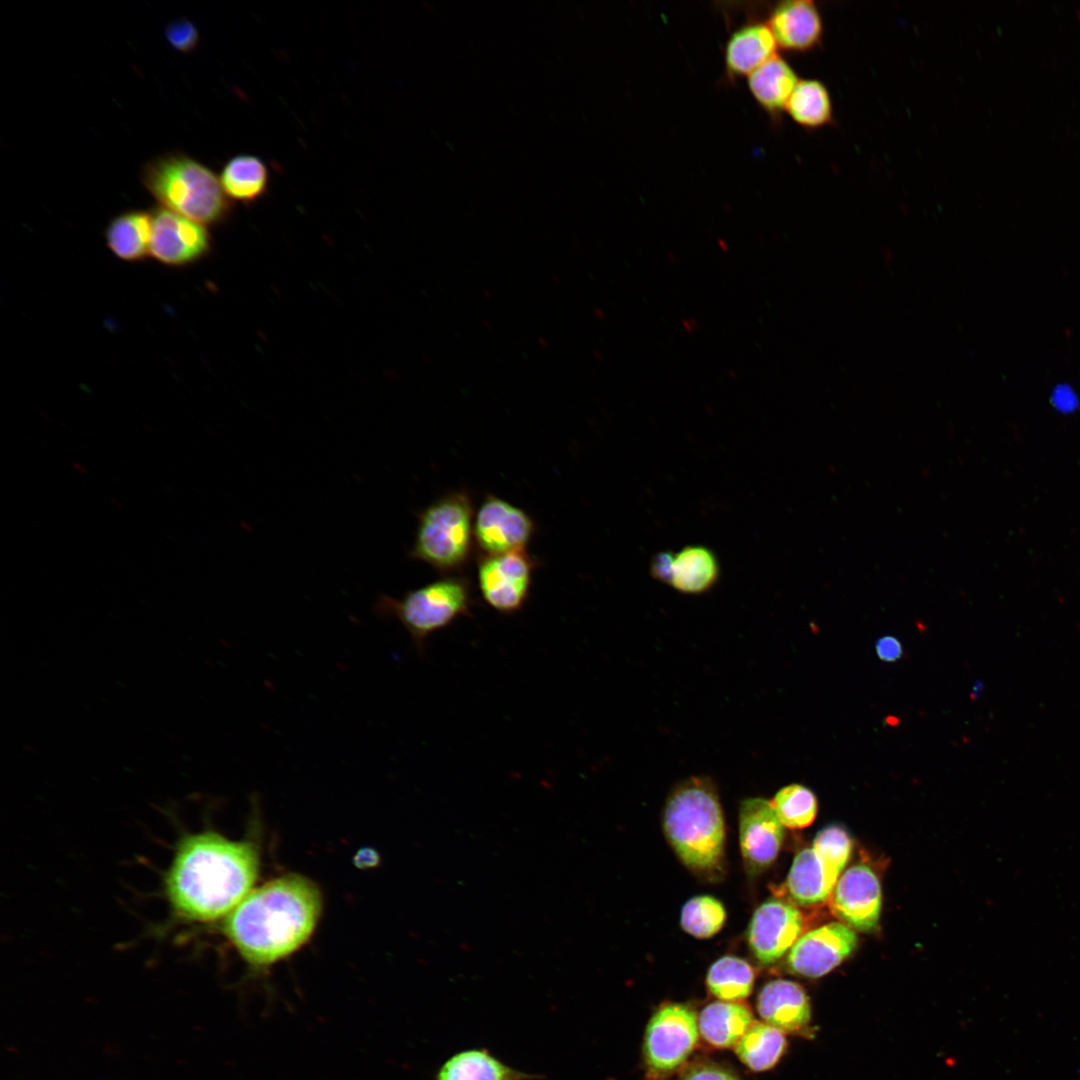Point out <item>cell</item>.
I'll use <instances>...</instances> for the list:
<instances>
[{
    "label": "cell",
    "instance_id": "6da1fadb",
    "mask_svg": "<svg viewBox=\"0 0 1080 1080\" xmlns=\"http://www.w3.org/2000/svg\"><path fill=\"white\" fill-rule=\"evenodd\" d=\"M259 870L256 848L215 832L181 839L165 877L176 916L211 922L227 916L251 891Z\"/></svg>",
    "mask_w": 1080,
    "mask_h": 1080
},
{
    "label": "cell",
    "instance_id": "7a4b0ae2",
    "mask_svg": "<svg viewBox=\"0 0 1080 1080\" xmlns=\"http://www.w3.org/2000/svg\"><path fill=\"white\" fill-rule=\"evenodd\" d=\"M321 907L311 880L285 875L251 890L226 916L224 933L248 963L270 965L307 942Z\"/></svg>",
    "mask_w": 1080,
    "mask_h": 1080
},
{
    "label": "cell",
    "instance_id": "3957f363",
    "mask_svg": "<svg viewBox=\"0 0 1080 1080\" xmlns=\"http://www.w3.org/2000/svg\"><path fill=\"white\" fill-rule=\"evenodd\" d=\"M663 827L673 850L689 869L709 872L719 866L725 821L709 778L692 776L674 787L665 804Z\"/></svg>",
    "mask_w": 1080,
    "mask_h": 1080
},
{
    "label": "cell",
    "instance_id": "277c9868",
    "mask_svg": "<svg viewBox=\"0 0 1080 1080\" xmlns=\"http://www.w3.org/2000/svg\"><path fill=\"white\" fill-rule=\"evenodd\" d=\"M141 181L160 207L202 225L220 223L229 215V198L219 177L182 152L166 153L146 162Z\"/></svg>",
    "mask_w": 1080,
    "mask_h": 1080
},
{
    "label": "cell",
    "instance_id": "5b68a950",
    "mask_svg": "<svg viewBox=\"0 0 1080 1080\" xmlns=\"http://www.w3.org/2000/svg\"><path fill=\"white\" fill-rule=\"evenodd\" d=\"M474 518L467 491H452L438 498L418 513L409 557L443 575L461 572L471 558L475 543Z\"/></svg>",
    "mask_w": 1080,
    "mask_h": 1080
},
{
    "label": "cell",
    "instance_id": "8992f818",
    "mask_svg": "<svg viewBox=\"0 0 1080 1080\" xmlns=\"http://www.w3.org/2000/svg\"><path fill=\"white\" fill-rule=\"evenodd\" d=\"M473 604L469 580L461 575H448L401 598L382 594L375 610L379 616L396 618L409 633L418 653L423 654L429 636L461 616H470Z\"/></svg>",
    "mask_w": 1080,
    "mask_h": 1080
},
{
    "label": "cell",
    "instance_id": "52a82bcc",
    "mask_svg": "<svg viewBox=\"0 0 1080 1080\" xmlns=\"http://www.w3.org/2000/svg\"><path fill=\"white\" fill-rule=\"evenodd\" d=\"M698 1018L693 1009L680 1003L660 1007L651 1017L644 1037V1057L656 1075L680 1067L699 1039Z\"/></svg>",
    "mask_w": 1080,
    "mask_h": 1080
},
{
    "label": "cell",
    "instance_id": "ba28073f",
    "mask_svg": "<svg viewBox=\"0 0 1080 1080\" xmlns=\"http://www.w3.org/2000/svg\"><path fill=\"white\" fill-rule=\"evenodd\" d=\"M536 566L526 549L479 554L477 579L483 600L501 614L519 612L529 599Z\"/></svg>",
    "mask_w": 1080,
    "mask_h": 1080
},
{
    "label": "cell",
    "instance_id": "9c48e42d",
    "mask_svg": "<svg viewBox=\"0 0 1080 1080\" xmlns=\"http://www.w3.org/2000/svg\"><path fill=\"white\" fill-rule=\"evenodd\" d=\"M533 519L521 508L488 494L474 518V541L483 555L526 549L535 533Z\"/></svg>",
    "mask_w": 1080,
    "mask_h": 1080
},
{
    "label": "cell",
    "instance_id": "30bf717a",
    "mask_svg": "<svg viewBox=\"0 0 1080 1080\" xmlns=\"http://www.w3.org/2000/svg\"><path fill=\"white\" fill-rule=\"evenodd\" d=\"M150 256L170 267H185L207 255L211 237L204 225L160 206L151 210Z\"/></svg>",
    "mask_w": 1080,
    "mask_h": 1080
},
{
    "label": "cell",
    "instance_id": "8fae6325",
    "mask_svg": "<svg viewBox=\"0 0 1080 1080\" xmlns=\"http://www.w3.org/2000/svg\"><path fill=\"white\" fill-rule=\"evenodd\" d=\"M804 927V916L794 904L770 899L754 911L747 930L748 945L761 964L770 965L790 951Z\"/></svg>",
    "mask_w": 1080,
    "mask_h": 1080
},
{
    "label": "cell",
    "instance_id": "7c38bea8",
    "mask_svg": "<svg viewBox=\"0 0 1080 1080\" xmlns=\"http://www.w3.org/2000/svg\"><path fill=\"white\" fill-rule=\"evenodd\" d=\"M857 945V935L849 926L833 922L802 935L790 949L787 967L790 972L807 977H822L846 959Z\"/></svg>",
    "mask_w": 1080,
    "mask_h": 1080
},
{
    "label": "cell",
    "instance_id": "4fadbf2b",
    "mask_svg": "<svg viewBox=\"0 0 1080 1080\" xmlns=\"http://www.w3.org/2000/svg\"><path fill=\"white\" fill-rule=\"evenodd\" d=\"M831 896V910L843 924L861 932L877 928L881 887L877 875L868 865L858 864L847 869L838 879Z\"/></svg>",
    "mask_w": 1080,
    "mask_h": 1080
},
{
    "label": "cell",
    "instance_id": "5bb4252c",
    "mask_svg": "<svg viewBox=\"0 0 1080 1080\" xmlns=\"http://www.w3.org/2000/svg\"><path fill=\"white\" fill-rule=\"evenodd\" d=\"M784 837L771 802L762 797L744 799L739 807V843L746 865L760 871L777 858Z\"/></svg>",
    "mask_w": 1080,
    "mask_h": 1080
},
{
    "label": "cell",
    "instance_id": "9a60e30c",
    "mask_svg": "<svg viewBox=\"0 0 1080 1080\" xmlns=\"http://www.w3.org/2000/svg\"><path fill=\"white\" fill-rule=\"evenodd\" d=\"M651 575L686 594H701L718 581L720 566L716 555L701 545L686 546L677 553H657L650 563Z\"/></svg>",
    "mask_w": 1080,
    "mask_h": 1080
},
{
    "label": "cell",
    "instance_id": "2e32d148",
    "mask_svg": "<svg viewBox=\"0 0 1080 1080\" xmlns=\"http://www.w3.org/2000/svg\"><path fill=\"white\" fill-rule=\"evenodd\" d=\"M766 23L778 46L790 53L816 48L823 37V21L817 5L810 0H788L769 9Z\"/></svg>",
    "mask_w": 1080,
    "mask_h": 1080
},
{
    "label": "cell",
    "instance_id": "e0dca14e",
    "mask_svg": "<svg viewBox=\"0 0 1080 1080\" xmlns=\"http://www.w3.org/2000/svg\"><path fill=\"white\" fill-rule=\"evenodd\" d=\"M776 40L765 20L751 18L728 36L723 50L724 73L730 82L747 77L775 56Z\"/></svg>",
    "mask_w": 1080,
    "mask_h": 1080
},
{
    "label": "cell",
    "instance_id": "ac0fdd59",
    "mask_svg": "<svg viewBox=\"0 0 1080 1080\" xmlns=\"http://www.w3.org/2000/svg\"><path fill=\"white\" fill-rule=\"evenodd\" d=\"M761 1018L783 1033L805 1030L811 1021V1004L806 991L798 983L776 979L766 983L757 996Z\"/></svg>",
    "mask_w": 1080,
    "mask_h": 1080
},
{
    "label": "cell",
    "instance_id": "d6986e66",
    "mask_svg": "<svg viewBox=\"0 0 1080 1080\" xmlns=\"http://www.w3.org/2000/svg\"><path fill=\"white\" fill-rule=\"evenodd\" d=\"M839 875L813 848H805L793 860L785 890L796 905L816 906L832 895Z\"/></svg>",
    "mask_w": 1080,
    "mask_h": 1080
},
{
    "label": "cell",
    "instance_id": "ffe728a7",
    "mask_svg": "<svg viewBox=\"0 0 1080 1080\" xmlns=\"http://www.w3.org/2000/svg\"><path fill=\"white\" fill-rule=\"evenodd\" d=\"M746 78L754 101L771 119L778 121L799 81L793 67L776 54Z\"/></svg>",
    "mask_w": 1080,
    "mask_h": 1080
},
{
    "label": "cell",
    "instance_id": "44dd1931",
    "mask_svg": "<svg viewBox=\"0 0 1080 1080\" xmlns=\"http://www.w3.org/2000/svg\"><path fill=\"white\" fill-rule=\"evenodd\" d=\"M750 1008L740 1001H715L698 1017L699 1032L716 1048L735 1046L754 1023Z\"/></svg>",
    "mask_w": 1080,
    "mask_h": 1080
},
{
    "label": "cell",
    "instance_id": "7402d4cb",
    "mask_svg": "<svg viewBox=\"0 0 1080 1080\" xmlns=\"http://www.w3.org/2000/svg\"><path fill=\"white\" fill-rule=\"evenodd\" d=\"M151 211L129 210L114 217L105 229L110 251L119 259L138 262L150 255Z\"/></svg>",
    "mask_w": 1080,
    "mask_h": 1080
},
{
    "label": "cell",
    "instance_id": "603a6c76",
    "mask_svg": "<svg viewBox=\"0 0 1080 1080\" xmlns=\"http://www.w3.org/2000/svg\"><path fill=\"white\" fill-rule=\"evenodd\" d=\"M219 180L229 199L251 203L266 193L269 185V171L259 157L239 154L224 164Z\"/></svg>",
    "mask_w": 1080,
    "mask_h": 1080
},
{
    "label": "cell",
    "instance_id": "cb8c5ba5",
    "mask_svg": "<svg viewBox=\"0 0 1080 1080\" xmlns=\"http://www.w3.org/2000/svg\"><path fill=\"white\" fill-rule=\"evenodd\" d=\"M786 1047L787 1040L781 1030L768 1023L754 1022L735 1045V1052L749 1069L762 1072L779 1062Z\"/></svg>",
    "mask_w": 1080,
    "mask_h": 1080
},
{
    "label": "cell",
    "instance_id": "d4e9b609",
    "mask_svg": "<svg viewBox=\"0 0 1080 1080\" xmlns=\"http://www.w3.org/2000/svg\"><path fill=\"white\" fill-rule=\"evenodd\" d=\"M799 126L817 129L833 119V105L826 86L816 79H799L785 108Z\"/></svg>",
    "mask_w": 1080,
    "mask_h": 1080
},
{
    "label": "cell",
    "instance_id": "484cf974",
    "mask_svg": "<svg viewBox=\"0 0 1080 1080\" xmlns=\"http://www.w3.org/2000/svg\"><path fill=\"white\" fill-rule=\"evenodd\" d=\"M755 981L754 968L746 960L732 955L717 959L709 968L706 984L710 993L722 1001L747 998Z\"/></svg>",
    "mask_w": 1080,
    "mask_h": 1080
},
{
    "label": "cell",
    "instance_id": "4316f807",
    "mask_svg": "<svg viewBox=\"0 0 1080 1080\" xmlns=\"http://www.w3.org/2000/svg\"><path fill=\"white\" fill-rule=\"evenodd\" d=\"M516 1074L482 1051H466L449 1059L438 1080H513Z\"/></svg>",
    "mask_w": 1080,
    "mask_h": 1080
},
{
    "label": "cell",
    "instance_id": "83f0119b",
    "mask_svg": "<svg viewBox=\"0 0 1080 1080\" xmlns=\"http://www.w3.org/2000/svg\"><path fill=\"white\" fill-rule=\"evenodd\" d=\"M770 802L781 824L790 829L809 826L817 814L816 796L801 784L782 787Z\"/></svg>",
    "mask_w": 1080,
    "mask_h": 1080
},
{
    "label": "cell",
    "instance_id": "f1b7e54d",
    "mask_svg": "<svg viewBox=\"0 0 1080 1080\" xmlns=\"http://www.w3.org/2000/svg\"><path fill=\"white\" fill-rule=\"evenodd\" d=\"M726 917V910L718 899L699 895L689 899L682 907L680 924L688 934L707 939L722 929Z\"/></svg>",
    "mask_w": 1080,
    "mask_h": 1080
},
{
    "label": "cell",
    "instance_id": "f546056e",
    "mask_svg": "<svg viewBox=\"0 0 1080 1080\" xmlns=\"http://www.w3.org/2000/svg\"><path fill=\"white\" fill-rule=\"evenodd\" d=\"M812 848L841 873L850 858L852 840L842 827L831 825L819 831Z\"/></svg>",
    "mask_w": 1080,
    "mask_h": 1080
},
{
    "label": "cell",
    "instance_id": "4dcf8cb0",
    "mask_svg": "<svg viewBox=\"0 0 1080 1080\" xmlns=\"http://www.w3.org/2000/svg\"><path fill=\"white\" fill-rule=\"evenodd\" d=\"M164 35L173 49L183 53L193 51L200 39L197 27L186 18L175 19L168 23Z\"/></svg>",
    "mask_w": 1080,
    "mask_h": 1080
},
{
    "label": "cell",
    "instance_id": "1f68e13d",
    "mask_svg": "<svg viewBox=\"0 0 1080 1080\" xmlns=\"http://www.w3.org/2000/svg\"><path fill=\"white\" fill-rule=\"evenodd\" d=\"M679 1080H740L734 1073L713 1063H698L688 1068Z\"/></svg>",
    "mask_w": 1080,
    "mask_h": 1080
},
{
    "label": "cell",
    "instance_id": "d6a6232c",
    "mask_svg": "<svg viewBox=\"0 0 1080 1080\" xmlns=\"http://www.w3.org/2000/svg\"><path fill=\"white\" fill-rule=\"evenodd\" d=\"M876 654L884 662H895L903 656V647L900 641L893 636H884L875 644Z\"/></svg>",
    "mask_w": 1080,
    "mask_h": 1080
}]
</instances>
